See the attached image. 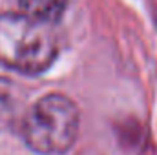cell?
Returning a JSON list of instances; mask_svg holds the SVG:
<instances>
[{
	"mask_svg": "<svg viewBox=\"0 0 157 155\" xmlns=\"http://www.w3.org/2000/svg\"><path fill=\"white\" fill-rule=\"evenodd\" d=\"M59 55V40L49 24L24 13H0V64L7 70L40 75Z\"/></svg>",
	"mask_w": 157,
	"mask_h": 155,
	"instance_id": "6da1fadb",
	"label": "cell"
},
{
	"mask_svg": "<svg viewBox=\"0 0 157 155\" xmlns=\"http://www.w3.org/2000/svg\"><path fill=\"white\" fill-rule=\"evenodd\" d=\"M78 110L71 99L49 93L28 112L18 133L26 146L39 155H64L78 135Z\"/></svg>",
	"mask_w": 157,
	"mask_h": 155,
	"instance_id": "7a4b0ae2",
	"label": "cell"
},
{
	"mask_svg": "<svg viewBox=\"0 0 157 155\" xmlns=\"http://www.w3.org/2000/svg\"><path fill=\"white\" fill-rule=\"evenodd\" d=\"M28 93L24 86L17 84L15 80L0 77V122L7 128L20 130L24 119L31 106H26Z\"/></svg>",
	"mask_w": 157,
	"mask_h": 155,
	"instance_id": "3957f363",
	"label": "cell"
},
{
	"mask_svg": "<svg viewBox=\"0 0 157 155\" xmlns=\"http://www.w3.org/2000/svg\"><path fill=\"white\" fill-rule=\"evenodd\" d=\"M18 6L24 15L51 26L62 18L68 0H18Z\"/></svg>",
	"mask_w": 157,
	"mask_h": 155,
	"instance_id": "277c9868",
	"label": "cell"
}]
</instances>
